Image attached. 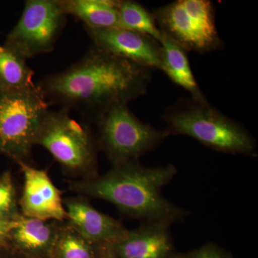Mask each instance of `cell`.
<instances>
[{
	"mask_svg": "<svg viewBox=\"0 0 258 258\" xmlns=\"http://www.w3.org/2000/svg\"><path fill=\"white\" fill-rule=\"evenodd\" d=\"M153 71L92 45L79 61L36 85L49 106L74 110L93 123L111 107L144 96Z\"/></svg>",
	"mask_w": 258,
	"mask_h": 258,
	"instance_id": "obj_1",
	"label": "cell"
},
{
	"mask_svg": "<svg viewBox=\"0 0 258 258\" xmlns=\"http://www.w3.org/2000/svg\"><path fill=\"white\" fill-rule=\"evenodd\" d=\"M177 173L171 164L146 166L139 160L132 161L112 166L102 175L69 181V189L79 196L108 202L122 215L142 224L172 225L191 214L163 196L162 189Z\"/></svg>",
	"mask_w": 258,
	"mask_h": 258,
	"instance_id": "obj_2",
	"label": "cell"
},
{
	"mask_svg": "<svg viewBox=\"0 0 258 258\" xmlns=\"http://www.w3.org/2000/svg\"><path fill=\"white\" fill-rule=\"evenodd\" d=\"M162 119L170 135L191 137L223 154L257 157V141L253 135L208 101L181 98L166 108Z\"/></svg>",
	"mask_w": 258,
	"mask_h": 258,
	"instance_id": "obj_3",
	"label": "cell"
},
{
	"mask_svg": "<svg viewBox=\"0 0 258 258\" xmlns=\"http://www.w3.org/2000/svg\"><path fill=\"white\" fill-rule=\"evenodd\" d=\"M36 145L46 149L70 176L86 179L98 175L96 136L87 123L74 119L66 108L47 111Z\"/></svg>",
	"mask_w": 258,
	"mask_h": 258,
	"instance_id": "obj_4",
	"label": "cell"
},
{
	"mask_svg": "<svg viewBox=\"0 0 258 258\" xmlns=\"http://www.w3.org/2000/svg\"><path fill=\"white\" fill-rule=\"evenodd\" d=\"M93 123L97 128L98 149L104 153L112 166L139 160L171 136L166 128H157L142 121L128 104L111 107Z\"/></svg>",
	"mask_w": 258,
	"mask_h": 258,
	"instance_id": "obj_5",
	"label": "cell"
},
{
	"mask_svg": "<svg viewBox=\"0 0 258 258\" xmlns=\"http://www.w3.org/2000/svg\"><path fill=\"white\" fill-rule=\"evenodd\" d=\"M48 103L37 85L22 91L0 92V155L28 163Z\"/></svg>",
	"mask_w": 258,
	"mask_h": 258,
	"instance_id": "obj_6",
	"label": "cell"
},
{
	"mask_svg": "<svg viewBox=\"0 0 258 258\" xmlns=\"http://www.w3.org/2000/svg\"><path fill=\"white\" fill-rule=\"evenodd\" d=\"M161 33L186 52L208 53L221 50L213 3L210 0H176L152 13Z\"/></svg>",
	"mask_w": 258,
	"mask_h": 258,
	"instance_id": "obj_7",
	"label": "cell"
},
{
	"mask_svg": "<svg viewBox=\"0 0 258 258\" xmlns=\"http://www.w3.org/2000/svg\"><path fill=\"white\" fill-rule=\"evenodd\" d=\"M67 17L59 0H28L4 45L26 60L52 52L66 27Z\"/></svg>",
	"mask_w": 258,
	"mask_h": 258,
	"instance_id": "obj_8",
	"label": "cell"
},
{
	"mask_svg": "<svg viewBox=\"0 0 258 258\" xmlns=\"http://www.w3.org/2000/svg\"><path fill=\"white\" fill-rule=\"evenodd\" d=\"M23 171L24 184L18 200L21 215L37 220L66 222L67 220L62 192L51 180L47 170L39 169L28 163H19Z\"/></svg>",
	"mask_w": 258,
	"mask_h": 258,
	"instance_id": "obj_9",
	"label": "cell"
},
{
	"mask_svg": "<svg viewBox=\"0 0 258 258\" xmlns=\"http://www.w3.org/2000/svg\"><path fill=\"white\" fill-rule=\"evenodd\" d=\"M93 45L144 67L161 69L159 42L147 35L122 28H85Z\"/></svg>",
	"mask_w": 258,
	"mask_h": 258,
	"instance_id": "obj_10",
	"label": "cell"
},
{
	"mask_svg": "<svg viewBox=\"0 0 258 258\" xmlns=\"http://www.w3.org/2000/svg\"><path fill=\"white\" fill-rule=\"evenodd\" d=\"M66 222L89 240L111 244L123 238L128 229L122 222L97 210L84 197L63 200Z\"/></svg>",
	"mask_w": 258,
	"mask_h": 258,
	"instance_id": "obj_11",
	"label": "cell"
},
{
	"mask_svg": "<svg viewBox=\"0 0 258 258\" xmlns=\"http://www.w3.org/2000/svg\"><path fill=\"white\" fill-rule=\"evenodd\" d=\"M171 225L166 223L142 224L109 244L112 258H171L174 254Z\"/></svg>",
	"mask_w": 258,
	"mask_h": 258,
	"instance_id": "obj_12",
	"label": "cell"
},
{
	"mask_svg": "<svg viewBox=\"0 0 258 258\" xmlns=\"http://www.w3.org/2000/svg\"><path fill=\"white\" fill-rule=\"evenodd\" d=\"M64 222L21 217L12 229L8 247L30 258H50Z\"/></svg>",
	"mask_w": 258,
	"mask_h": 258,
	"instance_id": "obj_13",
	"label": "cell"
},
{
	"mask_svg": "<svg viewBox=\"0 0 258 258\" xmlns=\"http://www.w3.org/2000/svg\"><path fill=\"white\" fill-rule=\"evenodd\" d=\"M161 69L174 84L188 91L191 98L200 101H206L205 94L199 86L190 66L186 51L162 34Z\"/></svg>",
	"mask_w": 258,
	"mask_h": 258,
	"instance_id": "obj_14",
	"label": "cell"
},
{
	"mask_svg": "<svg viewBox=\"0 0 258 258\" xmlns=\"http://www.w3.org/2000/svg\"><path fill=\"white\" fill-rule=\"evenodd\" d=\"M62 10L83 22L84 28H120L119 0H59Z\"/></svg>",
	"mask_w": 258,
	"mask_h": 258,
	"instance_id": "obj_15",
	"label": "cell"
},
{
	"mask_svg": "<svg viewBox=\"0 0 258 258\" xmlns=\"http://www.w3.org/2000/svg\"><path fill=\"white\" fill-rule=\"evenodd\" d=\"M108 255L109 244L89 240L66 221L50 258H106Z\"/></svg>",
	"mask_w": 258,
	"mask_h": 258,
	"instance_id": "obj_16",
	"label": "cell"
},
{
	"mask_svg": "<svg viewBox=\"0 0 258 258\" xmlns=\"http://www.w3.org/2000/svg\"><path fill=\"white\" fill-rule=\"evenodd\" d=\"M34 74L25 57L4 44L0 45V92L33 88Z\"/></svg>",
	"mask_w": 258,
	"mask_h": 258,
	"instance_id": "obj_17",
	"label": "cell"
},
{
	"mask_svg": "<svg viewBox=\"0 0 258 258\" xmlns=\"http://www.w3.org/2000/svg\"><path fill=\"white\" fill-rule=\"evenodd\" d=\"M118 13L120 28L147 35L160 42L162 33L152 13L143 5L131 0H119Z\"/></svg>",
	"mask_w": 258,
	"mask_h": 258,
	"instance_id": "obj_18",
	"label": "cell"
},
{
	"mask_svg": "<svg viewBox=\"0 0 258 258\" xmlns=\"http://www.w3.org/2000/svg\"><path fill=\"white\" fill-rule=\"evenodd\" d=\"M21 215L13 176L5 171L0 176V220L16 222Z\"/></svg>",
	"mask_w": 258,
	"mask_h": 258,
	"instance_id": "obj_19",
	"label": "cell"
},
{
	"mask_svg": "<svg viewBox=\"0 0 258 258\" xmlns=\"http://www.w3.org/2000/svg\"><path fill=\"white\" fill-rule=\"evenodd\" d=\"M171 258H233V255L230 251L221 246L209 242L202 247L189 252L182 253L174 252Z\"/></svg>",
	"mask_w": 258,
	"mask_h": 258,
	"instance_id": "obj_20",
	"label": "cell"
},
{
	"mask_svg": "<svg viewBox=\"0 0 258 258\" xmlns=\"http://www.w3.org/2000/svg\"><path fill=\"white\" fill-rule=\"evenodd\" d=\"M16 224L17 221L6 222L0 220V247L8 246L10 232Z\"/></svg>",
	"mask_w": 258,
	"mask_h": 258,
	"instance_id": "obj_21",
	"label": "cell"
},
{
	"mask_svg": "<svg viewBox=\"0 0 258 258\" xmlns=\"http://www.w3.org/2000/svg\"><path fill=\"white\" fill-rule=\"evenodd\" d=\"M0 258H30L18 253L8 247H0Z\"/></svg>",
	"mask_w": 258,
	"mask_h": 258,
	"instance_id": "obj_22",
	"label": "cell"
},
{
	"mask_svg": "<svg viewBox=\"0 0 258 258\" xmlns=\"http://www.w3.org/2000/svg\"><path fill=\"white\" fill-rule=\"evenodd\" d=\"M106 258H112V257H111V256H110V254H109V255H108V257H107Z\"/></svg>",
	"mask_w": 258,
	"mask_h": 258,
	"instance_id": "obj_23",
	"label": "cell"
}]
</instances>
